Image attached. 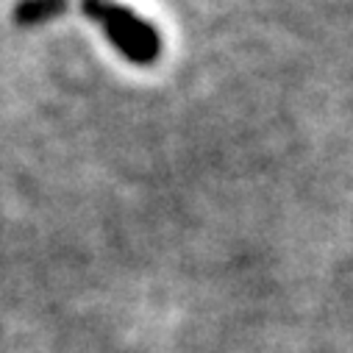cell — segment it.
I'll list each match as a JSON object with an SVG mask.
<instances>
[{
    "label": "cell",
    "instance_id": "6da1fadb",
    "mask_svg": "<svg viewBox=\"0 0 353 353\" xmlns=\"http://www.w3.org/2000/svg\"><path fill=\"white\" fill-rule=\"evenodd\" d=\"M83 14L98 20L109 37V42L134 64H153L161 53V39L156 28L142 20L137 12L109 3V0H83Z\"/></svg>",
    "mask_w": 353,
    "mask_h": 353
},
{
    "label": "cell",
    "instance_id": "7a4b0ae2",
    "mask_svg": "<svg viewBox=\"0 0 353 353\" xmlns=\"http://www.w3.org/2000/svg\"><path fill=\"white\" fill-rule=\"evenodd\" d=\"M64 9H67V0H20L14 9V23L23 28H31L59 17Z\"/></svg>",
    "mask_w": 353,
    "mask_h": 353
}]
</instances>
